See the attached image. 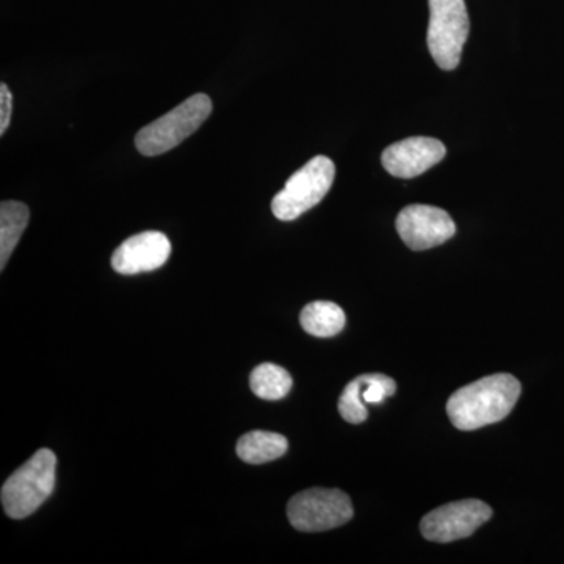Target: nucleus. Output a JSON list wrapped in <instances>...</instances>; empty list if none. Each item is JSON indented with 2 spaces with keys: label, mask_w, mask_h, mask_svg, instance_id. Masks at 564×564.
<instances>
[{
  "label": "nucleus",
  "mask_w": 564,
  "mask_h": 564,
  "mask_svg": "<svg viewBox=\"0 0 564 564\" xmlns=\"http://www.w3.org/2000/svg\"><path fill=\"white\" fill-rule=\"evenodd\" d=\"M521 383L510 373H496L464 386L447 402V414L456 429L474 432L503 421L521 395Z\"/></svg>",
  "instance_id": "nucleus-1"
},
{
  "label": "nucleus",
  "mask_w": 564,
  "mask_h": 564,
  "mask_svg": "<svg viewBox=\"0 0 564 564\" xmlns=\"http://www.w3.org/2000/svg\"><path fill=\"white\" fill-rule=\"evenodd\" d=\"M57 456L50 448H41L24 466L14 470L2 486L3 511L11 519H24L50 499L55 488Z\"/></svg>",
  "instance_id": "nucleus-2"
},
{
  "label": "nucleus",
  "mask_w": 564,
  "mask_h": 564,
  "mask_svg": "<svg viewBox=\"0 0 564 564\" xmlns=\"http://www.w3.org/2000/svg\"><path fill=\"white\" fill-rule=\"evenodd\" d=\"M212 99L204 93L193 95L176 109L163 115L151 124L144 126L135 137V147L147 158L165 154L180 147L193 135L210 117Z\"/></svg>",
  "instance_id": "nucleus-3"
},
{
  "label": "nucleus",
  "mask_w": 564,
  "mask_h": 564,
  "mask_svg": "<svg viewBox=\"0 0 564 564\" xmlns=\"http://www.w3.org/2000/svg\"><path fill=\"white\" fill-rule=\"evenodd\" d=\"M336 166L332 159L317 155L302 166L272 202L274 217L282 221H292L302 217L304 212L313 209L325 198L333 187Z\"/></svg>",
  "instance_id": "nucleus-4"
},
{
  "label": "nucleus",
  "mask_w": 564,
  "mask_h": 564,
  "mask_svg": "<svg viewBox=\"0 0 564 564\" xmlns=\"http://www.w3.org/2000/svg\"><path fill=\"white\" fill-rule=\"evenodd\" d=\"M430 25L426 33L430 54L441 69L452 70L462 62L470 22L464 0H429Z\"/></svg>",
  "instance_id": "nucleus-5"
},
{
  "label": "nucleus",
  "mask_w": 564,
  "mask_h": 564,
  "mask_svg": "<svg viewBox=\"0 0 564 564\" xmlns=\"http://www.w3.org/2000/svg\"><path fill=\"white\" fill-rule=\"evenodd\" d=\"M288 518L299 532H325L347 524L352 518V505L339 489H307L292 497Z\"/></svg>",
  "instance_id": "nucleus-6"
},
{
  "label": "nucleus",
  "mask_w": 564,
  "mask_h": 564,
  "mask_svg": "<svg viewBox=\"0 0 564 564\" xmlns=\"http://www.w3.org/2000/svg\"><path fill=\"white\" fill-rule=\"evenodd\" d=\"M488 503L477 499L459 500L436 508L421 521L423 538L433 543H452L470 536L491 519Z\"/></svg>",
  "instance_id": "nucleus-7"
},
{
  "label": "nucleus",
  "mask_w": 564,
  "mask_h": 564,
  "mask_svg": "<svg viewBox=\"0 0 564 564\" xmlns=\"http://www.w3.org/2000/svg\"><path fill=\"white\" fill-rule=\"evenodd\" d=\"M395 226L404 245L413 251L440 247L456 232L455 223L447 212L425 204L404 207L397 217Z\"/></svg>",
  "instance_id": "nucleus-8"
},
{
  "label": "nucleus",
  "mask_w": 564,
  "mask_h": 564,
  "mask_svg": "<svg viewBox=\"0 0 564 564\" xmlns=\"http://www.w3.org/2000/svg\"><path fill=\"white\" fill-rule=\"evenodd\" d=\"M447 154L443 141L430 137H411L386 148L381 162L386 172L400 180H413L429 172Z\"/></svg>",
  "instance_id": "nucleus-9"
},
{
  "label": "nucleus",
  "mask_w": 564,
  "mask_h": 564,
  "mask_svg": "<svg viewBox=\"0 0 564 564\" xmlns=\"http://www.w3.org/2000/svg\"><path fill=\"white\" fill-rule=\"evenodd\" d=\"M172 254V242L165 234L147 231L129 237L111 256V267L120 274L154 272L165 265Z\"/></svg>",
  "instance_id": "nucleus-10"
},
{
  "label": "nucleus",
  "mask_w": 564,
  "mask_h": 564,
  "mask_svg": "<svg viewBox=\"0 0 564 564\" xmlns=\"http://www.w3.org/2000/svg\"><path fill=\"white\" fill-rule=\"evenodd\" d=\"M31 220V210L24 203L3 202L0 206V270L6 269L11 252L20 243Z\"/></svg>",
  "instance_id": "nucleus-11"
},
{
  "label": "nucleus",
  "mask_w": 564,
  "mask_h": 564,
  "mask_svg": "<svg viewBox=\"0 0 564 564\" xmlns=\"http://www.w3.org/2000/svg\"><path fill=\"white\" fill-rule=\"evenodd\" d=\"M288 448V440L282 434L250 432L240 437L236 452L245 463L265 464L281 458Z\"/></svg>",
  "instance_id": "nucleus-12"
},
{
  "label": "nucleus",
  "mask_w": 564,
  "mask_h": 564,
  "mask_svg": "<svg viewBox=\"0 0 564 564\" xmlns=\"http://www.w3.org/2000/svg\"><path fill=\"white\" fill-rule=\"evenodd\" d=\"M303 329L315 337H333L345 328L343 307L332 302H314L307 304L300 314Z\"/></svg>",
  "instance_id": "nucleus-13"
},
{
  "label": "nucleus",
  "mask_w": 564,
  "mask_h": 564,
  "mask_svg": "<svg viewBox=\"0 0 564 564\" xmlns=\"http://www.w3.org/2000/svg\"><path fill=\"white\" fill-rule=\"evenodd\" d=\"M292 377L276 364H261L252 370L251 391L263 400H281L291 392Z\"/></svg>",
  "instance_id": "nucleus-14"
},
{
  "label": "nucleus",
  "mask_w": 564,
  "mask_h": 564,
  "mask_svg": "<svg viewBox=\"0 0 564 564\" xmlns=\"http://www.w3.org/2000/svg\"><path fill=\"white\" fill-rule=\"evenodd\" d=\"M339 413L344 421L350 423H362L369 415L366 403L361 400V380H359V377L355 378L344 389L339 400Z\"/></svg>",
  "instance_id": "nucleus-15"
},
{
  "label": "nucleus",
  "mask_w": 564,
  "mask_h": 564,
  "mask_svg": "<svg viewBox=\"0 0 564 564\" xmlns=\"http://www.w3.org/2000/svg\"><path fill=\"white\" fill-rule=\"evenodd\" d=\"M11 111H13V96L7 84H2L0 85V135L9 129Z\"/></svg>",
  "instance_id": "nucleus-16"
}]
</instances>
